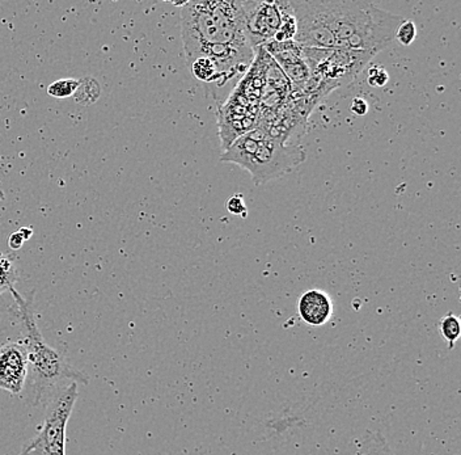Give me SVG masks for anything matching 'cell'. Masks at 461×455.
I'll return each mask as SVG.
<instances>
[{
    "label": "cell",
    "instance_id": "cell-6",
    "mask_svg": "<svg viewBox=\"0 0 461 455\" xmlns=\"http://www.w3.org/2000/svg\"><path fill=\"white\" fill-rule=\"evenodd\" d=\"M244 26L252 49L273 41L282 23L281 1H243Z\"/></svg>",
    "mask_w": 461,
    "mask_h": 455
},
{
    "label": "cell",
    "instance_id": "cell-9",
    "mask_svg": "<svg viewBox=\"0 0 461 455\" xmlns=\"http://www.w3.org/2000/svg\"><path fill=\"white\" fill-rule=\"evenodd\" d=\"M262 48L269 53L279 69L282 70L284 77L289 79L292 89L295 88L296 91L303 92L309 79V70L301 57V46L292 40L286 43L270 41Z\"/></svg>",
    "mask_w": 461,
    "mask_h": 455
},
{
    "label": "cell",
    "instance_id": "cell-7",
    "mask_svg": "<svg viewBox=\"0 0 461 455\" xmlns=\"http://www.w3.org/2000/svg\"><path fill=\"white\" fill-rule=\"evenodd\" d=\"M291 9L296 21L294 41L301 48L311 49H334L337 43L333 35L323 24L317 13L313 0H294Z\"/></svg>",
    "mask_w": 461,
    "mask_h": 455
},
{
    "label": "cell",
    "instance_id": "cell-1",
    "mask_svg": "<svg viewBox=\"0 0 461 455\" xmlns=\"http://www.w3.org/2000/svg\"><path fill=\"white\" fill-rule=\"evenodd\" d=\"M9 292L15 300L11 312L23 327V343L28 356L29 400L33 405L49 400L60 390L71 383L88 385L89 378L80 370L75 369L62 353L45 341L35 322L33 309V292L23 297L12 287Z\"/></svg>",
    "mask_w": 461,
    "mask_h": 455
},
{
    "label": "cell",
    "instance_id": "cell-3",
    "mask_svg": "<svg viewBox=\"0 0 461 455\" xmlns=\"http://www.w3.org/2000/svg\"><path fill=\"white\" fill-rule=\"evenodd\" d=\"M181 29L188 66L213 46H250L243 1H187L181 9Z\"/></svg>",
    "mask_w": 461,
    "mask_h": 455
},
{
    "label": "cell",
    "instance_id": "cell-15",
    "mask_svg": "<svg viewBox=\"0 0 461 455\" xmlns=\"http://www.w3.org/2000/svg\"><path fill=\"white\" fill-rule=\"evenodd\" d=\"M281 9H282V23L279 26V31L274 35V43L292 41L296 32V21L294 16V11L291 9L290 1H281Z\"/></svg>",
    "mask_w": 461,
    "mask_h": 455
},
{
    "label": "cell",
    "instance_id": "cell-11",
    "mask_svg": "<svg viewBox=\"0 0 461 455\" xmlns=\"http://www.w3.org/2000/svg\"><path fill=\"white\" fill-rule=\"evenodd\" d=\"M267 136L265 129L258 126L248 131L247 134L235 139L227 150H224L221 162L223 163L238 164L241 168H247L250 159L256 153L258 143Z\"/></svg>",
    "mask_w": 461,
    "mask_h": 455
},
{
    "label": "cell",
    "instance_id": "cell-8",
    "mask_svg": "<svg viewBox=\"0 0 461 455\" xmlns=\"http://www.w3.org/2000/svg\"><path fill=\"white\" fill-rule=\"evenodd\" d=\"M28 356L23 340L9 341L0 346V388L18 395L26 388Z\"/></svg>",
    "mask_w": 461,
    "mask_h": 455
},
{
    "label": "cell",
    "instance_id": "cell-14",
    "mask_svg": "<svg viewBox=\"0 0 461 455\" xmlns=\"http://www.w3.org/2000/svg\"><path fill=\"white\" fill-rule=\"evenodd\" d=\"M18 278L16 258L13 255L0 252V295L7 290H11Z\"/></svg>",
    "mask_w": 461,
    "mask_h": 455
},
{
    "label": "cell",
    "instance_id": "cell-12",
    "mask_svg": "<svg viewBox=\"0 0 461 455\" xmlns=\"http://www.w3.org/2000/svg\"><path fill=\"white\" fill-rule=\"evenodd\" d=\"M350 455H394L382 433L367 430L355 439V450Z\"/></svg>",
    "mask_w": 461,
    "mask_h": 455
},
{
    "label": "cell",
    "instance_id": "cell-2",
    "mask_svg": "<svg viewBox=\"0 0 461 455\" xmlns=\"http://www.w3.org/2000/svg\"><path fill=\"white\" fill-rule=\"evenodd\" d=\"M313 4L337 48L374 57L394 41L396 29L404 20L367 1L313 0Z\"/></svg>",
    "mask_w": 461,
    "mask_h": 455
},
{
    "label": "cell",
    "instance_id": "cell-23",
    "mask_svg": "<svg viewBox=\"0 0 461 455\" xmlns=\"http://www.w3.org/2000/svg\"><path fill=\"white\" fill-rule=\"evenodd\" d=\"M18 231L21 232V235L24 236L26 241H28V239H30V236L33 235V230H32V229H28V227H23V229H20Z\"/></svg>",
    "mask_w": 461,
    "mask_h": 455
},
{
    "label": "cell",
    "instance_id": "cell-21",
    "mask_svg": "<svg viewBox=\"0 0 461 455\" xmlns=\"http://www.w3.org/2000/svg\"><path fill=\"white\" fill-rule=\"evenodd\" d=\"M351 112L355 116H365L368 112V104L363 97H355L350 106Z\"/></svg>",
    "mask_w": 461,
    "mask_h": 455
},
{
    "label": "cell",
    "instance_id": "cell-24",
    "mask_svg": "<svg viewBox=\"0 0 461 455\" xmlns=\"http://www.w3.org/2000/svg\"><path fill=\"white\" fill-rule=\"evenodd\" d=\"M1 199H4V193L0 190V201H1Z\"/></svg>",
    "mask_w": 461,
    "mask_h": 455
},
{
    "label": "cell",
    "instance_id": "cell-5",
    "mask_svg": "<svg viewBox=\"0 0 461 455\" xmlns=\"http://www.w3.org/2000/svg\"><path fill=\"white\" fill-rule=\"evenodd\" d=\"M306 160V151L298 145H287L277 138L266 136L257 147L247 171L255 185L282 177Z\"/></svg>",
    "mask_w": 461,
    "mask_h": 455
},
{
    "label": "cell",
    "instance_id": "cell-13",
    "mask_svg": "<svg viewBox=\"0 0 461 455\" xmlns=\"http://www.w3.org/2000/svg\"><path fill=\"white\" fill-rule=\"evenodd\" d=\"M189 66H190L193 75L198 80L213 87V89H211V94H213L218 84H219V79H221L218 69H216L213 60H209L206 57H199V58L193 60Z\"/></svg>",
    "mask_w": 461,
    "mask_h": 455
},
{
    "label": "cell",
    "instance_id": "cell-4",
    "mask_svg": "<svg viewBox=\"0 0 461 455\" xmlns=\"http://www.w3.org/2000/svg\"><path fill=\"white\" fill-rule=\"evenodd\" d=\"M77 396V383H71L48 400L43 427L20 455H66V429Z\"/></svg>",
    "mask_w": 461,
    "mask_h": 455
},
{
    "label": "cell",
    "instance_id": "cell-19",
    "mask_svg": "<svg viewBox=\"0 0 461 455\" xmlns=\"http://www.w3.org/2000/svg\"><path fill=\"white\" fill-rule=\"evenodd\" d=\"M368 83L371 87H384L388 80H389V75L385 71L384 67L382 66H371L368 69Z\"/></svg>",
    "mask_w": 461,
    "mask_h": 455
},
{
    "label": "cell",
    "instance_id": "cell-10",
    "mask_svg": "<svg viewBox=\"0 0 461 455\" xmlns=\"http://www.w3.org/2000/svg\"><path fill=\"white\" fill-rule=\"evenodd\" d=\"M299 315L307 324L321 327L333 315V302L328 292L312 289L303 292L299 300Z\"/></svg>",
    "mask_w": 461,
    "mask_h": 455
},
{
    "label": "cell",
    "instance_id": "cell-16",
    "mask_svg": "<svg viewBox=\"0 0 461 455\" xmlns=\"http://www.w3.org/2000/svg\"><path fill=\"white\" fill-rule=\"evenodd\" d=\"M439 332L444 340L448 344V348L452 349L455 343L460 339V319L453 314H447L439 323Z\"/></svg>",
    "mask_w": 461,
    "mask_h": 455
},
{
    "label": "cell",
    "instance_id": "cell-22",
    "mask_svg": "<svg viewBox=\"0 0 461 455\" xmlns=\"http://www.w3.org/2000/svg\"><path fill=\"white\" fill-rule=\"evenodd\" d=\"M24 243H26V239H24V236L21 235V232L15 231L12 232V234L9 235V248L13 249V251H18V249L23 247V244H24Z\"/></svg>",
    "mask_w": 461,
    "mask_h": 455
},
{
    "label": "cell",
    "instance_id": "cell-17",
    "mask_svg": "<svg viewBox=\"0 0 461 455\" xmlns=\"http://www.w3.org/2000/svg\"><path fill=\"white\" fill-rule=\"evenodd\" d=\"M79 87L80 80L77 79H60L48 87V94L55 99H67L77 94Z\"/></svg>",
    "mask_w": 461,
    "mask_h": 455
},
{
    "label": "cell",
    "instance_id": "cell-18",
    "mask_svg": "<svg viewBox=\"0 0 461 455\" xmlns=\"http://www.w3.org/2000/svg\"><path fill=\"white\" fill-rule=\"evenodd\" d=\"M417 37V26L411 20H402L401 24L396 29L394 40H399V43L404 46H410Z\"/></svg>",
    "mask_w": 461,
    "mask_h": 455
},
{
    "label": "cell",
    "instance_id": "cell-20",
    "mask_svg": "<svg viewBox=\"0 0 461 455\" xmlns=\"http://www.w3.org/2000/svg\"><path fill=\"white\" fill-rule=\"evenodd\" d=\"M227 210L230 212V214L247 216V207H245L243 194H235V196L228 198Z\"/></svg>",
    "mask_w": 461,
    "mask_h": 455
}]
</instances>
